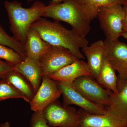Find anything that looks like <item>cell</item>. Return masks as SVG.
<instances>
[{
  "label": "cell",
  "mask_w": 127,
  "mask_h": 127,
  "mask_svg": "<svg viewBox=\"0 0 127 127\" xmlns=\"http://www.w3.org/2000/svg\"><path fill=\"white\" fill-rule=\"evenodd\" d=\"M31 27L38 32L42 38L51 45L66 48L77 59H84L81 49L88 45V40L72 29L68 30L59 22H52L41 17L34 22Z\"/></svg>",
  "instance_id": "6da1fadb"
},
{
  "label": "cell",
  "mask_w": 127,
  "mask_h": 127,
  "mask_svg": "<svg viewBox=\"0 0 127 127\" xmlns=\"http://www.w3.org/2000/svg\"><path fill=\"white\" fill-rule=\"evenodd\" d=\"M9 18L10 29L13 36L24 45L27 34L32 25L42 17L47 5L36 1L30 8H25L22 3L16 1L4 2Z\"/></svg>",
  "instance_id": "7a4b0ae2"
},
{
  "label": "cell",
  "mask_w": 127,
  "mask_h": 127,
  "mask_svg": "<svg viewBox=\"0 0 127 127\" xmlns=\"http://www.w3.org/2000/svg\"><path fill=\"white\" fill-rule=\"evenodd\" d=\"M42 17L68 23L72 30L83 37H86L91 29L92 21L86 18L80 12L73 0H65L59 4L50 3Z\"/></svg>",
  "instance_id": "3957f363"
},
{
  "label": "cell",
  "mask_w": 127,
  "mask_h": 127,
  "mask_svg": "<svg viewBox=\"0 0 127 127\" xmlns=\"http://www.w3.org/2000/svg\"><path fill=\"white\" fill-rule=\"evenodd\" d=\"M125 12L122 5L119 3L100 7L98 11L97 18L107 41L119 39L124 32L123 22Z\"/></svg>",
  "instance_id": "277c9868"
},
{
  "label": "cell",
  "mask_w": 127,
  "mask_h": 127,
  "mask_svg": "<svg viewBox=\"0 0 127 127\" xmlns=\"http://www.w3.org/2000/svg\"><path fill=\"white\" fill-rule=\"evenodd\" d=\"M43 114L48 125L53 127H81L78 111L74 107L66 106L58 100L44 109Z\"/></svg>",
  "instance_id": "5b68a950"
},
{
  "label": "cell",
  "mask_w": 127,
  "mask_h": 127,
  "mask_svg": "<svg viewBox=\"0 0 127 127\" xmlns=\"http://www.w3.org/2000/svg\"><path fill=\"white\" fill-rule=\"evenodd\" d=\"M73 87L91 102L108 106L112 92L106 89L89 76H83L72 83Z\"/></svg>",
  "instance_id": "8992f818"
},
{
  "label": "cell",
  "mask_w": 127,
  "mask_h": 127,
  "mask_svg": "<svg viewBox=\"0 0 127 127\" xmlns=\"http://www.w3.org/2000/svg\"><path fill=\"white\" fill-rule=\"evenodd\" d=\"M77 59L76 57L67 48L51 45L47 53L39 61L42 76L54 73Z\"/></svg>",
  "instance_id": "52a82bcc"
},
{
  "label": "cell",
  "mask_w": 127,
  "mask_h": 127,
  "mask_svg": "<svg viewBox=\"0 0 127 127\" xmlns=\"http://www.w3.org/2000/svg\"><path fill=\"white\" fill-rule=\"evenodd\" d=\"M56 82L63 96L64 106H68L74 104L92 114L102 115L106 113V108L87 99L73 87L72 83Z\"/></svg>",
  "instance_id": "ba28073f"
},
{
  "label": "cell",
  "mask_w": 127,
  "mask_h": 127,
  "mask_svg": "<svg viewBox=\"0 0 127 127\" xmlns=\"http://www.w3.org/2000/svg\"><path fill=\"white\" fill-rule=\"evenodd\" d=\"M40 86L30 102L31 109L35 112L43 111L62 95L57 82L47 76H43Z\"/></svg>",
  "instance_id": "9c48e42d"
},
{
  "label": "cell",
  "mask_w": 127,
  "mask_h": 127,
  "mask_svg": "<svg viewBox=\"0 0 127 127\" xmlns=\"http://www.w3.org/2000/svg\"><path fill=\"white\" fill-rule=\"evenodd\" d=\"M104 55L109 64L118 73V78L127 79V44L119 39L104 41Z\"/></svg>",
  "instance_id": "30bf717a"
},
{
  "label": "cell",
  "mask_w": 127,
  "mask_h": 127,
  "mask_svg": "<svg viewBox=\"0 0 127 127\" xmlns=\"http://www.w3.org/2000/svg\"><path fill=\"white\" fill-rule=\"evenodd\" d=\"M78 111L81 127H127V120L107 110L102 115L89 113L81 108Z\"/></svg>",
  "instance_id": "8fae6325"
},
{
  "label": "cell",
  "mask_w": 127,
  "mask_h": 127,
  "mask_svg": "<svg viewBox=\"0 0 127 127\" xmlns=\"http://www.w3.org/2000/svg\"><path fill=\"white\" fill-rule=\"evenodd\" d=\"M56 82L72 83L80 77L92 76L88 64L82 59H77L72 63L47 76Z\"/></svg>",
  "instance_id": "7c38bea8"
},
{
  "label": "cell",
  "mask_w": 127,
  "mask_h": 127,
  "mask_svg": "<svg viewBox=\"0 0 127 127\" xmlns=\"http://www.w3.org/2000/svg\"><path fill=\"white\" fill-rule=\"evenodd\" d=\"M12 70L23 75L31 84L35 94L40 86L42 77L39 61L26 57L12 67Z\"/></svg>",
  "instance_id": "4fadbf2b"
},
{
  "label": "cell",
  "mask_w": 127,
  "mask_h": 127,
  "mask_svg": "<svg viewBox=\"0 0 127 127\" xmlns=\"http://www.w3.org/2000/svg\"><path fill=\"white\" fill-rule=\"evenodd\" d=\"M23 46L27 57L40 61L47 53L51 45L42 38L38 32L31 27Z\"/></svg>",
  "instance_id": "5bb4252c"
},
{
  "label": "cell",
  "mask_w": 127,
  "mask_h": 127,
  "mask_svg": "<svg viewBox=\"0 0 127 127\" xmlns=\"http://www.w3.org/2000/svg\"><path fill=\"white\" fill-rule=\"evenodd\" d=\"M82 51L86 57L92 77L96 79L100 72L105 53V44L102 40H98L90 45L81 48Z\"/></svg>",
  "instance_id": "9a60e30c"
},
{
  "label": "cell",
  "mask_w": 127,
  "mask_h": 127,
  "mask_svg": "<svg viewBox=\"0 0 127 127\" xmlns=\"http://www.w3.org/2000/svg\"><path fill=\"white\" fill-rule=\"evenodd\" d=\"M117 91L111 93L107 110L127 120V79L118 78Z\"/></svg>",
  "instance_id": "2e32d148"
},
{
  "label": "cell",
  "mask_w": 127,
  "mask_h": 127,
  "mask_svg": "<svg viewBox=\"0 0 127 127\" xmlns=\"http://www.w3.org/2000/svg\"><path fill=\"white\" fill-rule=\"evenodd\" d=\"M79 11L87 19L92 21L97 18L98 10L105 6L119 3L123 0H73Z\"/></svg>",
  "instance_id": "e0dca14e"
},
{
  "label": "cell",
  "mask_w": 127,
  "mask_h": 127,
  "mask_svg": "<svg viewBox=\"0 0 127 127\" xmlns=\"http://www.w3.org/2000/svg\"><path fill=\"white\" fill-rule=\"evenodd\" d=\"M118 78L116 71L109 64L104 55L100 72L96 79L97 81L103 87L113 93H116Z\"/></svg>",
  "instance_id": "ac0fdd59"
},
{
  "label": "cell",
  "mask_w": 127,
  "mask_h": 127,
  "mask_svg": "<svg viewBox=\"0 0 127 127\" xmlns=\"http://www.w3.org/2000/svg\"><path fill=\"white\" fill-rule=\"evenodd\" d=\"M3 79L7 80L20 92L27 98L29 103L34 97L35 92L31 85L20 73L12 70Z\"/></svg>",
  "instance_id": "d6986e66"
},
{
  "label": "cell",
  "mask_w": 127,
  "mask_h": 127,
  "mask_svg": "<svg viewBox=\"0 0 127 127\" xmlns=\"http://www.w3.org/2000/svg\"><path fill=\"white\" fill-rule=\"evenodd\" d=\"M0 44L10 48L22 57L23 60L27 57L24 46L13 36L7 34L0 24Z\"/></svg>",
  "instance_id": "ffe728a7"
},
{
  "label": "cell",
  "mask_w": 127,
  "mask_h": 127,
  "mask_svg": "<svg viewBox=\"0 0 127 127\" xmlns=\"http://www.w3.org/2000/svg\"><path fill=\"white\" fill-rule=\"evenodd\" d=\"M10 98H22L29 102L25 96L5 79L0 81V101Z\"/></svg>",
  "instance_id": "44dd1931"
},
{
  "label": "cell",
  "mask_w": 127,
  "mask_h": 127,
  "mask_svg": "<svg viewBox=\"0 0 127 127\" xmlns=\"http://www.w3.org/2000/svg\"><path fill=\"white\" fill-rule=\"evenodd\" d=\"M0 59L5 60L12 66L24 60L22 57L14 50L1 44H0Z\"/></svg>",
  "instance_id": "7402d4cb"
},
{
  "label": "cell",
  "mask_w": 127,
  "mask_h": 127,
  "mask_svg": "<svg viewBox=\"0 0 127 127\" xmlns=\"http://www.w3.org/2000/svg\"><path fill=\"white\" fill-rule=\"evenodd\" d=\"M30 127H53L48 124L43 111L34 112L30 120Z\"/></svg>",
  "instance_id": "603a6c76"
},
{
  "label": "cell",
  "mask_w": 127,
  "mask_h": 127,
  "mask_svg": "<svg viewBox=\"0 0 127 127\" xmlns=\"http://www.w3.org/2000/svg\"><path fill=\"white\" fill-rule=\"evenodd\" d=\"M12 67L8 63L0 60V79H3L12 70Z\"/></svg>",
  "instance_id": "cb8c5ba5"
},
{
  "label": "cell",
  "mask_w": 127,
  "mask_h": 127,
  "mask_svg": "<svg viewBox=\"0 0 127 127\" xmlns=\"http://www.w3.org/2000/svg\"><path fill=\"white\" fill-rule=\"evenodd\" d=\"M123 6L125 12V18L123 22V29L124 32H127V7Z\"/></svg>",
  "instance_id": "d4e9b609"
},
{
  "label": "cell",
  "mask_w": 127,
  "mask_h": 127,
  "mask_svg": "<svg viewBox=\"0 0 127 127\" xmlns=\"http://www.w3.org/2000/svg\"><path fill=\"white\" fill-rule=\"evenodd\" d=\"M32 0H28V2H30V1H32ZM65 0H52L50 3L52 4H59L64 1Z\"/></svg>",
  "instance_id": "484cf974"
},
{
  "label": "cell",
  "mask_w": 127,
  "mask_h": 127,
  "mask_svg": "<svg viewBox=\"0 0 127 127\" xmlns=\"http://www.w3.org/2000/svg\"><path fill=\"white\" fill-rule=\"evenodd\" d=\"M0 127H11L10 124V123L8 122H5L1 124H0Z\"/></svg>",
  "instance_id": "4316f807"
},
{
  "label": "cell",
  "mask_w": 127,
  "mask_h": 127,
  "mask_svg": "<svg viewBox=\"0 0 127 127\" xmlns=\"http://www.w3.org/2000/svg\"><path fill=\"white\" fill-rule=\"evenodd\" d=\"M122 5L123 6L127 7V0H123Z\"/></svg>",
  "instance_id": "83f0119b"
},
{
  "label": "cell",
  "mask_w": 127,
  "mask_h": 127,
  "mask_svg": "<svg viewBox=\"0 0 127 127\" xmlns=\"http://www.w3.org/2000/svg\"><path fill=\"white\" fill-rule=\"evenodd\" d=\"M122 36H123L124 38L127 40V32H124Z\"/></svg>",
  "instance_id": "f1b7e54d"
}]
</instances>
